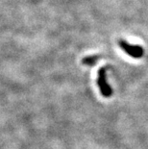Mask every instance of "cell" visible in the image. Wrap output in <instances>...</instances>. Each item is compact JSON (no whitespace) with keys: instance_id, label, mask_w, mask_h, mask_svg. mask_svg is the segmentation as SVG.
Here are the masks:
<instances>
[{"instance_id":"obj_3","label":"cell","mask_w":148,"mask_h":149,"mask_svg":"<svg viewBox=\"0 0 148 149\" xmlns=\"http://www.w3.org/2000/svg\"><path fill=\"white\" fill-rule=\"evenodd\" d=\"M98 56H90V57H86V58L83 59V63L84 65H95L97 61H98Z\"/></svg>"},{"instance_id":"obj_1","label":"cell","mask_w":148,"mask_h":149,"mask_svg":"<svg viewBox=\"0 0 148 149\" xmlns=\"http://www.w3.org/2000/svg\"><path fill=\"white\" fill-rule=\"evenodd\" d=\"M118 45L120 46V48L123 51L128 54L129 56L135 59H140L143 56L144 49L142 46L140 45H134V44L129 43L124 40H118Z\"/></svg>"},{"instance_id":"obj_2","label":"cell","mask_w":148,"mask_h":149,"mask_svg":"<svg viewBox=\"0 0 148 149\" xmlns=\"http://www.w3.org/2000/svg\"><path fill=\"white\" fill-rule=\"evenodd\" d=\"M97 85L99 87L100 93L106 98L113 95V88L108 83L106 79V68H101L98 71V77H97Z\"/></svg>"}]
</instances>
